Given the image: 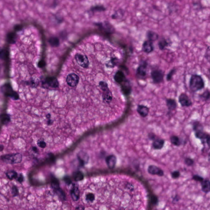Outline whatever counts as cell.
I'll return each instance as SVG.
<instances>
[{
    "instance_id": "1",
    "label": "cell",
    "mask_w": 210,
    "mask_h": 210,
    "mask_svg": "<svg viewBox=\"0 0 210 210\" xmlns=\"http://www.w3.org/2000/svg\"><path fill=\"white\" fill-rule=\"evenodd\" d=\"M205 87V83L200 75L194 74L190 77L189 88L192 92H195L202 90Z\"/></svg>"
},
{
    "instance_id": "2",
    "label": "cell",
    "mask_w": 210,
    "mask_h": 210,
    "mask_svg": "<svg viewBox=\"0 0 210 210\" xmlns=\"http://www.w3.org/2000/svg\"><path fill=\"white\" fill-rule=\"evenodd\" d=\"M1 159L3 161L7 164H19L22 160V155L20 153L7 154L2 156Z\"/></svg>"
},
{
    "instance_id": "3",
    "label": "cell",
    "mask_w": 210,
    "mask_h": 210,
    "mask_svg": "<svg viewBox=\"0 0 210 210\" xmlns=\"http://www.w3.org/2000/svg\"><path fill=\"white\" fill-rule=\"evenodd\" d=\"M74 58L77 64L80 67L83 68H88L89 67L90 61L88 56L85 54L77 53L75 55Z\"/></svg>"
},
{
    "instance_id": "4",
    "label": "cell",
    "mask_w": 210,
    "mask_h": 210,
    "mask_svg": "<svg viewBox=\"0 0 210 210\" xmlns=\"http://www.w3.org/2000/svg\"><path fill=\"white\" fill-rule=\"evenodd\" d=\"M151 76L153 83L160 84L164 81L165 73L163 70L157 69L151 71Z\"/></svg>"
},
{
    "instance_id": "5",
    "label": "cell",
    "mask_w": 210,
    "mask_h": 210,
    "mask_svg": "<svg viewBox=\"0 0 210 210\" xmlns=\"http://www.w3.org/2000/svg\"><path fill=\"white\" fill-rule=\"evenodd\" d=\"M147 62L146 61H142L141 62L136 69V75L139 78H145L147 74Z\"/></svg>"
},
{
    "instance_id": "6",
    "label": "cell",
    "mask_w": 210,
    "mask_h": 210,
    "mask_svg": "<svg viewBox=\"0 0 210 210\" xmlns=\"http://www.w3.org/2000/svg\"><path fill=\"white\" fill-rule=\"evenodd\" d=\"M80 78L77 74L71 73L67 75L66 81L69 86L71 87H76L78 85Z\"/></svg>"
},
{
    "instance_id": "7",
    "label": "cell",
    "mask_w": 210,
    "mask_h": 210,
    "mask_svg": "<svg viewBox=\"0 0 210 210\" xmlns=\"http://www.w3.org/2000/svg\"><path fill=\"white\" fill-rule=\"evenodd\" d=\"M178 102L183 107H189L192 103L189 96L186 93H182L178 97Z\"/></svg>"
},
{
    "instance_id": "8",
    "label": "cell",
    "mask_w": 210,
    "mask_h": 210,
    "mask_svg": "<svg viewBox=\"0 0 210 210\" xmlns=\"http://www.w3.org/2000/svg\"><path fill=\"white\" fill-rule=\"evenodd\" d=\"M154 44L153 42L148 40L144 41L142 45V51L147 54H150L152 53L154 50Z\"/></svg>"
},
{
    "instance_id": "9",
    "label": "cell",
    "mask_w": 210,
    "mask_h": 210,
    "mask_svg": "<svg viewBox=\"0 0 210 210\" xmlns=\"http://www.w3.org/2000/svg\"><path fill=\"white\" fill-rule=\"evenodd\" d=\"M3 90L4 93L7 96L10 97L15 99L18 98V96L15 91H13L11 87L9 84H6L3 87Z\"/></svg>"
},
{
    "instance_id": "10",
    "label": "cell",
    "mask_w": 210,
    "mask_h": 210,
    "mask_svg": "<svg viewBox=\"0 0 210 210\" xmlns=\"http://www.w3.org/2000/svg\"><path fill=\"white\" fill-rule=\"evenodd\" d=\"M136 110L138 113L143 117H146L148 115L150 109L146 105H138L137 106Z\"/></svg>"
},
{
    "instance_id": "11",
    "label": "cell",
    "mask_w": 210,
    "mask_h": 210,
    "mask_svg": "<svg viewBox=\"0 0 210 210\" xmlns=\"http://www.w3.org/2000/svg\"><path fill=\"white\" fill-rule=\"evenodd\" d=\"M146 36L147 40H150L152 42H155L158 40L159 38V35L158 34L152 30H147L146 33Z\"/></svg>"
},
{
    "instance_id": "12",
    "label": "cell",
    "mask_w": 210,
    "mask_h": 210,
    "mask_svg": "<svg viewBox=\"0 0 210 210\" xmlns=\"http://www.w3.org/2000/svg\"><path fill=\"white\" fill-rule=\"evenodd\" d=\"M166 105L168 110L170 111H174L177 108V104L176 100L174 99L169 98L166 100Z\"/></svg>"
},
{
    "instance_id": "13",
    "label": "cell",
    "mask_w": 210,
    "mask_h": 210,
    "mask_svg": "<svg viewBox=\"0 0 210 210\" xmlns=\"http://www.w3.org/2000/svg\"><path fill=\"white\" fill-rule=\"evenodd\" d=\"M148 170L149 172L152 175H156L159 176H163L164 175V172L161 169L154 165H151L150 166Z\"/></svg>"
},
{
    "instance_id": "14",
    "label": "cell",
    "mask_w": 210,
    "mask_h": 210,
    "mask_svg": "<svg viewBox=\"0 0 210 210\" xmlns=\"http://www.w3.org/2000/svg\"><path fill=\"white\" fill-rule=\"evenodd\" d=\"M158 45L160 50L163 51V50L165 49L169 45V43L165 38H162L158 41Z\"/></svg>"
},
{
    "instance_id": "15",
    "label": "cell",
    "mask_w": 210,
    "mask_h": 210,
    "mask_svg": "<svg viewBox=\"0 0 210 210\" xmlns=\"http://www.w3.org/2000/svg\"><path fill=\"white\" fill-rule=\"evenodd\" d=\"M210 97V91L209 89H206L200 95V97L204 101H207L209 100Z\"/></svg>"
},
{
    "instance_id": "16",
    "label": "cell",
    "mask_w": 210,
    "mask_h": 210,
    "mask_svg": "<svg viewBox=\"0 0 210 210\" xmlns=\"http://www.w3.org/2000/svg\"><path fill=\"white\" fill-rule=\"evenodd\" d=\"M164 140L158 139L154 141L153 143V147L156 149H161L164 146Z\"/></svg>"
},
{
    "instance_id": "17",
    "label": "cell",
    "mask_w": 210,
    "mask_h": 210,
    "mask_svg": "<svg viewBox=\"0 0 210 210\" xmlns=\"http://www.w3.org/2000/svg\"><path fill=\"white\" fill-rule=\"evenodd\" d=\"M6 176L7 178L10 180L16 179L18 177V174L15 171H10L6 173Z\"/></svg>"
},
{
    "instance_id": "18",
    "label": "cell",
    "mask_w": 210,
    "mask_h": 210,
    "mask_svg": "<svg viewBox=\"0 0 210 210\" xmlns=\"http://www.w3.org/2000/svg\"><path fill=\"white\" fill-rule=\"evenodd\" d=\"M209 181H204L202 183V190L205 192H208L210 190V184Z\"/></svg>"
},
{
    "instance_id": "19",
    "label": "cell",
    "mask_w": 210,
    "mask_h": 210,
    "mask_svg": "<svg viewBox=\"0 0 210 210\" xmlns=\"http://www.w3.org/2000/svg\"><path fill=\"white\" fill-rule=\"evenodd\" d=\"M176 72V69L175 68L172 69L167 74V76H166V80L167 81H170L172 80Z\"/></svg>"
},
{
    "instance_id": "20",
    "label": "cell",
    "mask_w": 210,
    "mask_h": 210,
    "mask_svg": "<svg viewBox=\"0 0 210 210\" xmlns=\"http://www.w3.org/2000/svg\"><path fill=\"white\" fill-rule=\"evenodd\" d=\"M0 120L3 124H7L10 121V117L7 115H3L0 116Z\"/></svg>"
},
{
    "instance_id": "21",
    "label": "cell",
    "mask_w": 210,
    "mask_h": 210,
    "mask_svg": "<svg viewBox=\"0 0 210 210\" xmlns=\"http://www.w3.org/2000/svg\"><path fill=\"white\" fill-rule=\"evenodd\" d=\"M49 42L51 45L54 46H57L59 43L58 39L55 37H52V38H50Z\"/></svg>"
},
{
    "instance_id": "22",
    "label": "cell",
    "mask_w": 210,
    "mask_h": 210,
    "mask_svg": "<svg viewBox=\"0 0 210 210\" xmlns=\"http://www.w3.org/2000/svg\"><path fill=\"white\" fill-rule=\"evenodd\" d=\"M7 52L6 50L4 49L0 48V59H5L7 58Z\"/></svg>"
},
{
    "instance_id": "23",
    "label": "cell",
    "mask_w": 210,
    "mask_h": 210,
    "mask_svg": "<svg viewBox=\"0 0 210 210\" xmlns=\"http://www.w3.org/2000/svg\"><path fill=\"white\" fill-rule=\"evenodd\" d=\"M171 140L172 143L173 144L175 145H178L180 144V140L178 137L176 136H173L171 138Z\"/></svg>"
},
{
    "instance_id": "24",
    "label": "cell",
    "mask_w": 210,
    "mask_h": 210,
    "mask_svg": "<svg viewBox=\"0 0 210 210\" xmlns=\"http://www.w3.org/2000/svg\"><path fill=\"white\" fill-rule=\"evenodd\" d=\"M12 192L13 196L15 197L18 195V190L17 187L15 186H13V188H12Z\"/></svg>"
},
{
    "instance_id": "25",
    "label": "cell",
    "mask_w": 210,
    "mask_h": 210,
    "mask_svg": "<svg viewBox=\"0 0 210 210\" xmlns=\"http://www.w3.org/2000/svg\"><path fill=\"white\" fill-rule=\"evenodd\" d=\"M38 145L41 148H45L46 147V143L43 140H38Z\"/></svg>"
},
{
    "instance_id": "26",
    "label": "cell",
    "mask_w": 210,
    "mask_h": 210,
    "mask_svg": "<svg viewBox=\"0 0 210 210\" xmlns=\"http://www.w3.org/2000/svg\"><path fill=\"white\" fill-rule=\"evenodd\" d=\"M91 10L92 11H103L105 10V9L103 7H102V6H95V7H94L91 9Z\"/></svg>"
},
{
    "instance_id": "27",
    "label": "cell",
    "mask_w": 210,
    "mask_h": 210,
    "mask_svg": "<svg viewBox=\"0 0 210 210\" xmlns=\"http://www.w3.org/2000/svg\"><path fill=\"white\" fill-rule=\"evenodd\" d=\"M205 57L207 59V60H208V61H209L210 60V48H209V46L208 47V48L207 49V50L206 51V52L205 53Z\"/></svg>"
},
{
    "instance_id": "28",
    "label": "cell",
    "mask_w": 210,
    "mask_h": 210,
    "mask_svg": "<svg viewBox=\"0 0 210 210\" xmlns=\"http://www.w3.org/2000/svg\"><path fill=\"white\" fill-rule=\"evenodd\" d=\"M17 181L19 182L20 183H21L24 181V177L21 174L19 175V177H17Z\"/></svg>"
},
{
    "instance_id": "29",
    "label": "cell",
    "mask_w": 210,
    "mask_h": 210,
    "mask_svg": "<svg viewBox=\"0 0 210 210\" xmlns=\"http://www.w3.org/2000/svg\"><path fill=\"white\" fill-rule=\"evenodd\" d=\"M179 175V173L178 172H175L173 173L172 176L173 178H177Z\"/></svg>"
},
{
    "instance_id": "30",
    "label": "cell",
    "mask_w": 210,
    "mask_h": 210,
    "mask_svg": "<svg viewBox=\"0 0 210 210\" xmlns=\"http://www.w3.org/2000/svg\"><path fill=\"white\" fill-rule=\"evenodd\" d=\"M32 150H33L34 152H35V153H38V150L36 147H32Z\"/></svg>"
},
{
    "instance_id": "31",
    "label": "cell",
    "mask_w": 210,
    "mask_h": 210,
    "mask_svg": "<svg viewBox=\"0 0 210 210\" xmlns=\"http://www.w3.org/2000/svg\"><path fill=\"white\" fill-rule=\"evenodd\" d=\"M4 149V146L1 145V144H0V152H1V151H3Z\"/></svg>"
},
{
    "instance_id": "32",
    "label": "cell",
    "mask_w": 210,
    "mask_h": 210,
    "mask_svg": "<svg viewBox=\"0 0 210 210\" xmlns=\"http://www.w3.org/2000/svg\"><path fill=\"white\" fill-rule=\"evenodd\" d=\"M187 163H188V162H189V164H192V161H191V160L189 159H189H187V160L186 161Z\"/></svg>"
}]
</instances>
